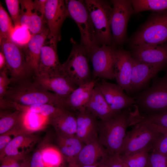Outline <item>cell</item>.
Returning <instances> with one entry per match:
<instances>
[{"label": "cell", "mask_w": 167, "mask_h": 167, "mask_svg": "<svg viewBox=\"0 0 167 167\" xmlns=\"http://www.w3.org/2000/svg\"><path fill=\"white\" fill-rule=\"evenodd\" d=\"M7 69L6 61L5 57L3 52L0 51V71Z\"/></svg>", "instance_id": "45"}, {"label": "cell", "mask_w": 167, "mask_h": 167, "mask_svg": "<svg viewBox=\"0 0 167 167\" xmlns=\"http://www.w3.org/2000/svg\"><path fill=\"white\" fill-rule=\"evenodd\" d=\"M26 156H6L0 160V167H20Z\"/></svg>", "instance_id": "40"}, {"label": "cell", "mask_w": 167, "mask_h": 167, "mask_svg": "<svg viewBox=\"0 0 167 167\" xmlns=\"http://www.w3.org/2000/svg\"><path fill=\"white\" fill-rule=\"evenodd\" d=\"M19 123L9 131L0 135V153L3 151L6 146L15 137L23 134L27 133L22 129Z\"/></svg>", "instance_id": "35"}, {"label": "cell", "mask_w": 167, "mask_h": 167, "mask_svg": "<svg viewBox=\"0 0 167 167\" xmlns=\"http://www.w3.org/2000/svg\"><path fill=\"white\" fill-rule=\"evenodd\" d=\"M156 125L160 133L162 134H167V128Z\"/></svg>", "instance_id": "46"}, {"label": "cell", "mask_w": 167, "mask_h": 167, "mask_svg": "<svg viewBox=\"0 0 167 167\" xmlns=\"http://www.w3.org/2000/svg\"><path fill=\"white\" fill-rule=\"evenodd\" d=\"M110 2L113 9L110 26L113 45L116 46L122 45L126 41L128 23L134 10L131 0Z\"/></svg>", "instance_id": "10"}, {"label": "cell", "mask_w": 167, "mask_h": 167, "mask_svg": "<svg viewBox=\"0 0 167 167\" xmlns=\"http://www.w3.org/2000/svg\"><path fill=\"white\" fill-rule=\"evenodd\" d=\"M151 150L167 154V134H162L153 144Z\"/></svg>", "instance_id": "42"}, {"label": "cell", "mask_w": 167, "mask_h": 167, "mask_svg": "<svg viewBox=\"0 0 167 167\" xmlns=\"http://www.w3.org/2000/svg\"><path fill=\"white\" fill-rule=\"evenodd\" d=\"M68 17L77 24L80 33V45L88 55L92 51L100 45L95 30L84 2L81 0H65Z\"/></svg>", "instance_id": "6"}, {"label": "cell", "mask_w": 167, "mask_h": 167, "mask_svg": "<svg viewBox=\"0 0 167 167\" xmlns=\"http://www.w3.org/2000/svg\"><path fill=\"white\" fill-rule=\"evenodd\" d=\"M68 167H79V166L74 162H71L68 163Z\"/></svg>", "instance_id": "48"}, {"label": "cell", "mask_w": 167, "mask_h": 167, "mask_svg": "<svg viewBox=\"0 0 167 167\" xmlns=\"http://www.w3.org/2000/svg\"><path fill=\"white\" fill-rule=\"evenodd\" d=\"M10 107L13 110L32 112L48 118L58 114L64 109L48 104H40L24 106L13 103H11Z\"/></svg>", "instance_id": "28"}, {"label": "cell", "mask_w": 167, "mask_h": 167, "mask_svg": "<svg viewBox=\"0 0 167 167\" xmlns=\"http://www.w3.org/2000/svg\"><path fill=\"white\" fill-rule=\"evenodd\" d=\"M133 58L130 52L117 49L114 61V74L117 84L127 93L131 92V84Z\"/></svg>", "instance_id": "14"}, {"label": "cell", "mask_w": 167, "mask_h": 167, "mask_svg": "<svg viewBox=\"0 0 167 167\" xmlns=\"http://www.w3.org/2000/svg\"><path fill=\"white\" fill-rule=\"evenodd\" d=\"M79 167H99L98 165H85L83 166H79Z\"/></svg>", "instance_id": "49"}, {"label": "cell", "mask_w": 167, "mask_h": 167, "mask_svg": "<svg viewBox=\"0 0 167 167\" xmlns=\"http://www.w3.org/2000/svg\"></svg>", "instance_id": "51"}, {"label": "cell", "mask_w": 167, "mask_h": 167, "mask_svg": "<svg viewBox=\"0 0 167 167\" xmlns=\"http://www.w3.org/2000/svg\"><path fill=\"white\" fill-rule=\"evenodd\" d=\"M138 121L148 122L167 128V110L156 114L144 116L140 115Z\"/></svg>", "instance_id": "38"}, {"label": "cell", "mask_w": 167, "mask_h": 167, "mask_svg": "<svg viewBox=\"0 0 167 167\" xmlns=\"http://www.w3.org/2000/svg\"><path fill=\"white\" fill-rule=\"evenodd\" d=\"M49 124L54 128L58 135L75 136L77 122L76 115L70 110L63 109L58 114L49 118Z\"/></svg>", "instance_id": "24"}, {"label": "cell", "mask_w": 167, "mask_h": 167, "mask_svg": "<svg viewBox=\"0 0 167 167\" xmlns=\"http://www.w3.org/2000/svg\"><path fill=\"white\" fill-rule=\"evenodd\" d=\"M0 50L6 61V67L11 83H14L31 76V72L22 48L12 39L0 41Z\"/></svg>", "instance_id": "9"}, {"label": "cell", "mask_w": 167, "mask_h": 167, "mask_svg": "<svg viewBox=\"0 0 167 167\" xmlns=\"http://www.w3.org/2000/svg\"><path fill=\"white\" fill-rule=\"evenodd\" d=\"M1 110L0 114V134L10 130L20 122L23 112L14 110Z\"/></svg>", "instance_id": "31"}, {"label": "cell", "mask_w": 167, "mask_h": 167, "mask_svg": "<svg viewBox=\"0 0 167 167\" xmlns=\"http://www.w3.org/2000/svg\"><path fill=\"white\" fill-rule=\"evenodd\" d=\"M23 112L20 125L27 133L32 134L39 131L49 124V119L43 121L40 118L39 114L29 112Z\"/></svg>", "instance_id": "29"}, {"label": "cell", "mask_w": 167, "mask_h": 167, "mask_svg": "<svg viewBox=\"0 0 167 167\" xmlns=\"http://www.w3.org/2000/svg\"><path fill=\"white\" fill-rule=\"evenodd\" d=\"M130 107L98 124V140L109 153H119L121 150L127 129L135 119V111Z\"/></svg>", "instance_id": "2"}, {"label": "cell", "mask_w": 167, "mask_h": 167, "mask_svg": "<svg viewBox=\"0 0 167 167\" xmlns=\"http://www.w3.org/2000/svg\"><path fill=\"white\" fill-rule=\"evenodd\" d=\"M98 79L78 86L72 92L65 97L63 108L68 110L78 112L86 108L92 91Z\"/></svg>", "instance_id": "21"}, {"label": "cell", "mask_w": 167, "mask_h": 167, "mask_svg": "<svg viewBox=\"0 0 167 167\" xmlns=\"http://www.w3.org/2000/svg\"><path fill=\"white\" fill-rule=\"evenodd\" d=\"M117 49L112 45H101L90 53L89 56L93 66V79H115L114 65Z\"/></svg>", "instance_id": "12"}, {"label": "cell", "mask_w": 167, "mask_h": 167, "mask_svg": "<svg viewBox=\"0 0 167 167\" xmlns=\"http://www.w3.org/2000/svg\"><path fill=\"white\" fill-rule=\"evenodd\" d=\"M20 4L19 26L29 29L32 35L39 33L47 28L44 17L35 9L33 1L20 0Z\"/></svg>", "instance_id": "19"}, {"label": "cell", "mask_w": 167, "mask_h": 167, "mask_svg": "<svg viewBox=\"0 0 167 167\" xmlns=\"http://www.w3.org/2000/svg\"><path fill=\"white\" fill-rule=\"evenodd\" d=\"M39 140L38 136L33 133H25L17 136L0 153V160L6 156H26Z\"/></svg>", "instance_id": "22"}, {"label": "cell", "mask_w": 167, "mask_h": 167, "mask_svg": "<svg viewBox=\"0 0 167 167\" xmlns=\"http://www.w3.org/2000/svg\"><path fill=\"white\" fill-rule=\"evenodd\" d=\"M47 0H35L33 1L35 9L44 17L45 7Z\"/></svg>", "instance_id": "44"}, {"label": "cell", "mask_w": 167, "mask_h": 167, "mask_svg": "<svg viewBox=\"0 0 167 167\" xmlns=\"http://www.w3.org/2000/svg\"><path fill=\"white\" fill-rule=\"evenodd\" d=\"M68 15L65 0H47L44 19L48 29L49 43L57 46L61 40V29Z\"/></svg>", "instance_id": "11"}, {"label": "cell", "mask_w": 167, "mask_h": 167, "mask_svg": "<svg viewBox=\"0 0 167 167\" xmlns=\"http://www.w3.org/2000/svg\"><path fill=\"white\" fill-rule=\"evenodd\" d=\"M41 150H38L33 154L30 159L28 167H45Z\"/></svg>", "instance_id": "43"}, {"label": "cell", "mask_w": 167, "mask_h": 167, "mask_svg": "<svg viewBox=\"0 0 167 167\" xmlns=\"http://www.w3.org/2000/svg\"><path fill=\"white\" fill-rule=\"evenodd\" d=\"M98 165L99 167H109L107 165L102 163H99Z\"/></svg>", "instance_id": "50"}, {"label": "cell", "mask_w": 167, "mask_h": 167, "mask_svg": "<svg viewBox=\"0 0 167 167\" xmlns=\"http://www.w3.org/2000/svg\"><path fill=\"white\" fill-rule=\"evenodd\" d=\"M132 57L144 63L166 66L167 64V44L156 46H131Z\"/></svg>", "instance_id": "17"}, {"label": "cell", "mask_w": 167, "mask_h": 167, "mask_svg": "<svg viewBox=\"0 0 167 167\" xmlns=\"http://www.w3.org/2000/svg\"><path fill=\"white\" fill-rule=\"evenodd\" d=\"M7 69L0 71V100L3 99L11 83Z\"/></svg>", "instance_id": "41"}, {"label": "cell", "mask_w": 167, "mask_h": 167, "mask_svg": "<svg viewBox=\"0 0 167 167\" xmlns=\"http://www.w3.org/2000/svg\"><path fill=\"white\" fill-rule=\"evenodd\" d=\"M34 77L47 90L61 96H67L78 87L60 71Z\"/></svg>", "instance_id": "18"}, {"label": "cell", "mask_w": 167, "mask_h": 167, "mask_svg": "<svg viewBox=\"0 0 167 167\" xmlns=\"http://www.w3.org/2000/svg\"><path fill=\"white\" fill-rule=\"evenodd\" d=\"M49 34L47 28L41 32L32 35L21 47L29 69L33 76L38 75L41 50L48 38Z\"/></svg>", "instance_id": "15"}, {"label": "cell", "mask_w": 167, "mask_h": 167, "mask_svg": "<svg viewBox=\"0 0 167 167\" xmlns=\"http://www.w3.org/2000/svg\"><path fill=\"white\" fill-rule=\"evenodd\" d=\"M72 48L66 60L61 64L60 72L78 87L92 80L86 49L72 38Z\"/></svg>", "instance_id": "5"}, {"label": "cell", "mask_w": 167, "mask_h": 167, "mask_svg": "<svg viewBox=\"0 0 167 167\" xmlns=\"http://www.w3.org/2000/svg\"><path fill=\"white\" fill-rule=\"evenodd\" d=\"M167 40V10L153 12L146 21L131 36V46H156Z\"/></svg>", "instance_id": "3"}, {"label": "cell", "mask_w": 167, "mask_h": 167, "mask_svg": "<svg viewBox=\"0 0 167 167\" xmlns=\"http://www.w3.org/2000/svg\"><path fill=\"white\" fill-rule=\"evenodd\" d=\"M99 163L103 164L109 167H129L122 159L119 153H113L108 152L107 155Z\"/></svg>", "instance_id": "39"}, {"label": "cell", "mask_w": 167, "mask_h": 167, "mask_svg": "<svg viewBox=\"0 0 167 167\" xmlns=\"http://www.w3.org/2000/svg\"><path fill=\"white\" fill-rule=\"evenodd\" d=\"M153 144L126 155H120L122 159L129 167H145L149 153L152 148Z\"/></svg>", "instance_id": "30"}, {"label": "cell", "mask_w": 167, "mask_h": 167, "mask_svg": "<svg viewBox=\"0 0 167 167\" xmlns=\"http://www.w3.org/2000/svg\"><path fill=\"white\" fill-rule=\"evenodd\" d=\"M132 58L131 84V92L143 87L166 66L148 64Z\"/></svg>", "instance_id": "16"}, {"label": "cell", "mask_w": 167, "mask_h": 167, "mask_svg": "<svg viewBox=\"0 0 167 167\" xmlns=\"http://www.w3.org/2000/svg\"><path fill=\"white\" fill-rule=\"evenodd\" d=\"M107 153L98 138L85 144L72 162L79 166L98 165Z\"/></svg>", "instance_id": "23"}, {"label": "cell", "mask_w": 167, "mask_h": 167, "mask_svg": "<svg viewBox=\"0 0 167 167\" xmlns=\"http://www.w3.org/2000/svg\"><path fill=\"white\" fill-rule=\"evenodd\" d=\"M145 167H167V154L151 150L149 153Z\"/></svg>", "instance_id": "36"}, {"label": "cell", "mask_w": 167, "mask_h": 167, "mask_svg": "<svg viewBox=\"0 0 167 167\" xmlns=\"http://www.w3.org/2000/svg\"><path fill=\"white\" fill-rule=\"evenodd\" d=\"M14 28L11 19L0 3V41L12 39Z\"/></svg>", "instance_id": "34"}, {"label": "cell", "mask_w": 167, "mask_h": 167, "mask_svg": "<svg viewBox=\"0 0 167 167\" xmlns=\"http://www.w3.org/2000/svg\"><path fill=\"white\" fill-rule=\"evenodd\" d=\"M60 63L57 47L49 44L41 48L38 75L50 74L60 71Z\"/></svg>", "instance_id": "25"}, {"label": "cell", "mask_w": 167, "mask_h": 167, "mask_svg": "<svg viewBox=\"0 0 167 167\" xmlns=\"http://www.w3.org/2000/svg\"><path fill=\"white\" fill-rule=\"evenodd\" d=\"M77 128L75 136L86 144L97 139L98 124L97 118L86 108L76 115Z\"/></svg>", "instance_id": "20"}, {"label": "cell", "mask_w": 167, "mask_h": 167, "mask_svg": "<svg viewBox=\"0 0 167 167\" xmlns=\"http://www.w3.org/2000/svg\"><path fill=\"white\" fill-rule=\"evenodd\" d=\"M30 159L26 157L22 163L20 167H28Z\"/></svg>", "instance_id": "47"}, {"label": "cell", "mask_w": 167, "mask_h": 167, "mask_svg": "<svg viewBox=\"0 0 167 167\" xmlns=\"http://www.w3.org/2000/svg\"><path fill=\"white\" fill-rule=\"evenodd\" d=\"M104 96L112 112L115 114L135 105V98L128 96L118 84L106 82L104 79L96 85Z\"/></svg>", "instance_id": "13"}, {"label": "cell", "mask_w": 167, "mask_h": 167, "mask_svg": "<svg viewBox=\"0 0 167 167\" xmlns=\"http://www.w3.org/2000/svg\"><path fill=\"white\" fill-rule=\"evenodd\" d=\"M86 108L96 117L99 118L101 121L107 120L116 114L111 111L101 92L96 86L92 91Z\"/></svg>", "instance_id": "26"}, {"label": "cell", "mask_w": 167, "mask_h": 167, "mask_svg": "<svg viewBox=\"0 0 167 167\" xmlns=\"http://www.w3.org/2000/svg\"><path fill=\"white\" fill-rule=\"evenodd\" d=\"M41 151L45 167H61L63 157L59 149L49 147Z\"/></svg>", "instance_id": "33"}, {"label": "cell", "mask_w": 167, "mask_h": 167, "mask_svg": "<svg viewBox=\"0 0 167 167\" xmlns=\"http://www.w3.org/2000/svg\"><path fill=\"white\" fill-rule=\"evenodd\" d=\"M64 97L49 92L32 76L11 83L2 99L24 106L48 104L62 108Z\"/></svg>", "instance_id": "1"}, {"label": "cell", "mask_w": 167, "mask_h": 167, "mask_svg": "<svg viewBox=\"0 0 167 167\" xmlns=\"http://www.w3.org/2000/svg\"><path fill=\"white\" fill-rule=\"evenodd\" d=\"M85 4L93 23L99 44L113 45L111 30L112 6L102 0H85Z\"/></svg>", "instance_id": "7"}, {"label": "cell", "mask_w": 167, "mask_h": 167, "mask_svg": "<svg viewBox=\"0 0 167 167\" xmlns=\"http://www.w3.org/2000/svg\"><path fill=\"white\" fill-rule=\"evenodd\" d=\"M57 141L59 150L68 163L74 161L84 145L76 136L58 135Z\"/></svg>", "instance_id": "27"}, {"label": "cell", "mask_w": 167, "mask_h": 167, "mask_svg": "<svg viewBox=\"0 0 167 167\" xmlns=\"http://www.w3.org/2000/svg\"><path fill=\"white\" fill-rule=\"evenodd\" d=\"M5 2L15 27H19L21 13L20 0H5Z\"/></svg>", "instance_id": "37"}, {"label": "cell", "mask_w": 167, "mask_h": 167, "mask_svg": "<svg viewBox=\"0 0 167 167\" xmlns=\"http://www.w3.org/2000/svg\"><path fill=\"white\" fill-rule=\"evenodd\" d=\"M133 128L126 132L119 154L126 155L153 144L162 134L155 124L139 121L133 125Z\"/></svg>", "instance_id": "8"}, {"label": "cell", "mask_w": 167, "mask_h": 167, "mask_svg": "<svg viewBox=\"0 0 167 167\" xmlns=\"http://www.w3.org/2000/svg\"><path fill=\"white\" fill-rule=\"evenodd\" d=\"M134 13L146 11L160 12L167 10V0H131Z\"/></svg>", "instance_id": "32"}, {"label": "cell", "mask_w": 167, "mask_h": 167, "mask_svg": "<svg viewBox=\"0 0 167 167\" xmlns=\"http://www.w3.org/2000/svg\"><path fill=\"white\" fill-rule=\"evenodd\" d=\"M135 98L139 112L146 115L158 113L167 110V72L161 78L156 76L149 88L139 93Z\"/></svg>", "instance_id": "4"}]
</instances>
